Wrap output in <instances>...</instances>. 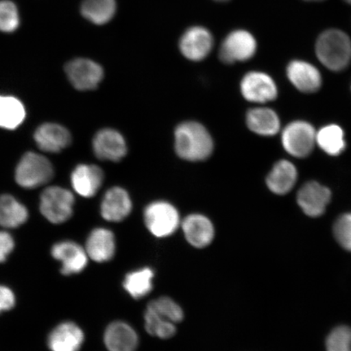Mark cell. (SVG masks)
I'll list each match as a JSON object with an SVG mask.
<instances>
[{
    "instance_id": "1",
    "label": "cell",
    "mask_w": 351,
    "mask_h": 351,
    "mask_svg": "<svg viewBox=\"0 0 351 351\" xmlns=\"http://www.w3.org/2000/svg\"><path fill=\"white\" fill-rule=\"evenodd\" d=\"M175 151L182 160L203 161L212 156L214 142L205 127L196 121H185L177 126L174 134Z\"/></svg>"
},
{
    "instance_id": "2",
    "label": "cell",
    "mask_w": 351,
    "mask_h": 351,
    "mask_svg": "<svg viewBox=\"0 0 351 351\" xmlns=\"http://www.w3.org/2000/svg\"><path fill=\"white\" fill-rule=\"evenodd\" d=\"M319 60L332 71H341L351 61V40L339 29H328L319 34L315 43Z\"/></svg>"
},
{
    "instance_id": "3",
    "label": "cell",
    "mask_w": 351,
    "mask_h": 351,
    "mask_svg": "<svg viewBox=\"0 0 351 351\" xmlns=\"http://www.w3.org/2000/svg\"><path fill=\"white\" fill-rule=\"evenodd\" d=\"M54 177L51 161L36 152H26L17 165L15 180L24 189H36L46 185Z\"/></svg>"
},
{
    "instance_id": "4",
    "label": "cell",
    "mask_w": 351,
    "mask_h": 351,
    "mask_svg": "<svg viewBox=\"0 0 351 351\" xmlns=\"http://www.w3.org/2000/svg\"><path fill=\"white\" fill-rule=\"evenodd\" d=\"M74 203L75 199L71 191L60 186H50L42 192L39 208L48 221L60 225L73 217Z\"/></svg>"
},
{
    "instance_id": "5",
    "label": "cell",
    "mask_w": 351,
    "mask_h": 351,
    "mask_svg": "<svg viewBox=\"0 0 351 351\" xmlns=\"http://www.w3.org/2000/svg\"><path fill=\"white\" fill-rule=\"evenodd\" d=\"M144 221L154 236L166 238L178 229L180 216L173 205L165 201H156L145 209Z\"/></svg>"
},
{
    "instance_id": "6",
    "label": "cell",
    "mask_w": 351,
    "mask_h": 351,
    "mask_svg": "<svg viewBox=\"0 0 351 351\" xmlns=\"http://www.w3.org/2000/svg\"><path fill=\"white\" fill-rule=\"evenodd\" d=\"M257 43L247 30L238 29L231 32L223 41L219 51L223 63L231 64L252 59L256 54Z\"/></svg>"
},
{
    "instance_id": "7",
    "label": "cell",
    "mask_w": 351,
    "mask_h": 351,
    "mask_svg": "<svg viewBox=\"0 0 351 351\" xmlns=\"http://www.w3.org/2000/svg\"><path fill=\"white\" fill-rule=\"evenodd\" d=\"M317 133L313 126L304 121L291 123L282 133L283 147L293 156L302 158L310 155L317 143Z\"/></svg>"
},
{
    "instance_id": "8",
    "label": "cell",
    "mask_w": 351,
    "mask_h": 351,
    "mask_svg": "<svg viewBox=\"0 0 351 351\" xmlns=\"http://www.w3.org/2000/svg\"><path fill=\"white\" fill-rule=\"evenodd\" d=\"M65 73L73 86L81 91L96 89L104 78V69L99 64L83 58L70 61Z\"/></svg>"
},
{
    "instance_id": "9",
    "label": "cell",
    "mask_w": 351,
    "mask_h": 351,
    "mask_svg": "<svg viewBox=\"0 0 351 351\" xmlns=\"http://www.w3.org/2000/svg\"><path fill=\"white\" fill-rule=\"evenodd\" d=\"M51 254L56 261L60 262V273L64 276L82 273L89 261L86 249L73 241H62L54 244Z\"/></svg>"
},
{
    "instance_id": "10",
    "label": "cell",
    "mask_w": 351,
    "mask_h": 351,
    "mask_svg": "<svg viewBox=\"0 0 351 351\" xmlns=\"http://www.w3.org/2000/svg\"><path fill=\"white\" fill-rule=\"evenodd\" d=\"M92 147L98 159L107 161H121L128 152L123 135L117 130L110 128L101 130L96 133Z\"/></svg>"
},
{
    "instance_id": "11",
    "label": "cell",
    "mask_w": 351,
    "mask_h": 351,
    "mask_svg": "<svg viewBox=\"0 0 351 351\" xmlns=\"http://www.w3.org/2000/svg\"><path fill=\"white\" fill-rule=\"evenodd\" d=\"M213 37L208 29L194 26L183 34L179 48L187 60L201 61L207 58L213 50Z\"/></svg>"
},
{
    "instance_id": "12",
    "label": "cell",
    "mask_w": 351,
    "mask_h": 351,
    "mask_svg": "<svg viewBox=\"0 0 351 351\" xmlns=\"http://www.w3.org/2000/svg\"><path fill=\"white\" fill-rule=\"evenodd\" d=\"M241 92L243 97L253 103H267L278 96L274 81L267 74L250 72L241 82Z\"/></svg>"
},
{
    "instance_id": "13",
    "label": "cell",
    "mask_w": 351,
    "mask_h": 351,
    "mask_svg": "<svg viewBox=\"0 0 351 351\" xmlns=\"http://www.w3.org/2000/svg\"><path fill=\"white\" fill-rule=\"evenodd\" d=\"M85 335L80 326L72 322L58 324L47 337V346L51 351H80Z\"/></svg>"
},
{
    "instance_id": "14",
    "label": "cell",
    "mask_w": 351,
    "mask_h": 351,
    "mask_svg": "<svg viewBox=\"0 0 351 351\" xmlns=\"http://www.w3.org/2000/svg\"><path fill=\"white\" fill-rule=\"evenodd\" d=\"M133 204L129 193L119 186L110 188L100 205L101 216L110 222H121L130 216Z\"/></svg>"
},
{
    "instance_id": "15",
    "label": "cell",
    "mask_w": 351,
    "mask_h": 351,
    "mask_svg": "<svg viewBox=\"0 0 351 351\" xmlns=\"http://www.w3.org/2000/svg\"><path fill=\"white\" fill-rule=\"evenodd\" d=\"M331 199V192L315 182L305 184L298 193L297 201L304 213L311 217H318L326 212Z\"/></svg>"
},
{
    "instance_id": "16",
    "label": "cell",
    "mask_w": 351,
    "mask_h": 351,
    "mask_svg": "<svg viewBox=\"0 0 351 351\" xmlns=\"http://www.w3.org/2000/svg\"><path fill=\"white\" fill-rule=\"evenodd\" d=\"M34 138L38 148L48 153L60 152L72 142L70 132L56 123H44L35 131Z\"/></svg>"
},
{
    "instance_id": "17",
    "label": "cell",
    "mask_w": 351,
    "mask_h": 351,
    "mask_svg": "<svg viewBox=\"0 0 351 351\" xmlns=\"http://www.w3.org/2000/svg\"><path fill=\"white\" fill-rule=\"evenodd\" d=\"M104 180L102 169L95 165H78L71 174V185L74 191L87 199L97 194Z\"/></svg>"
},
{
    "instance_id": "18",
    "label": "cell",
    "mask_w": 351,
    "mask_h": 351,
    "mask_svg": "<svg viewBox=\"0 0 351 351\" xmlns=\"http://www.w3.org/2000/svg\"><path fill=\"white\" fill-rule=\"evenodd\" d=\"M182 226L188 243L193 247L204 248L213 241L214 226L212 221L204 215H189L184 219Z\"/></svg>"
},
{
    "instance_id": "19",
    "label": "cell",
    "mask_w": 351,
    "mask_h": 351,
    "mask_svg": "<svg viewBox=\"0 0 351 351\" xmlns=\"http://www.w3.org/2000/svg\"><path fill=\"white\" fill-rule=\"evenodd\" d=\"M85 249L88 257L95 262L111 261L116 252L115 236L111 230L96 228L88 236Z\"/></svg>"
},
{
    "instance_id": "20",
    "label": "cell",
    "mask_w": 351,
    "mask_h": 351,
    "mask_svg": "<svg viewBox=\"0 0 351 351\" xmlns=\"http://www.w3.org/2000/svg\"><path fill=\"white\" fill-rule=\"evenodd\" d=\"M104 340L108 351H135L138 346L137 332L130 324L122 322L110 324Z\"/></svg>"
},
{
    "instance_id": "21",
    "label": "cell",
    "mask_w": 351,
    "mask_h": 351,
    "mask_svg": "<svg viewBox=\"0 0 351 351\" xmlns=\"http://www.w3.org/2000/svg\"><path fill=\"white\" fill-rule=\"evenodd\" d=\"M287 75L297 89L313 93L322 86V76L314 65L302 60H293L288 65Z\"/></svg>"
},
{
    "instance_id": "22",
    "label": "cell",
    "mask_w": 351,
    "mask_h": 351,
    "mask_svg": "<svg viewBox=\"0 0 351 351\" xmlns=\"http://www.w3.org/2000/svg\"><path fill=\"white\" fill-rule=\"evenodd\" d=\"M27 208L14 196L0 195V227L4 229H16L27 222Z\"/></svg>"
},
{
    "instance_id": "23",
    "label": "cell",
    "mask_w": 351,
    "mask_h": 351,
    "mask_svg": "<svg viewBox=\"0 0 351 351\" xmlns=\"http://www.w3.org/2000/svg\"><path fill=\"white\" fill-rule=\"evenodd\" d=\"M297 170L295 165L287 160L279 161L267 176V185L276 195L287 194L295 186Z\"/></svg>"
},
{
    "instance_id": "24",
    "label": "cell",
    "mask_w": 351,
    "mask_h": 351,
    "mask_svg": "<svg viewBox=\"0 0 351 351\" xmlns=\"http://www.w3.org/2000/svg\"><path fill=\"white\" fill-rule=\"evenodd\" d=\"M247 125L254 133L262 136H273L280 129V121L273 110L256 108L247 114Z\"/></svg>"
},
{
    "instance_id": "25",
    "label": "cell",
    "mask_w": 351,
    "mask_h": 351,
    "mask_svg": "<svg viewBox=\"0 0 351 351\" xmlns=\"http://www.w3.org/2000/svg\"><path fill=\"white\" fill-rule=\"evenodd\" d=\"M26 112L21 100L10 95H0V128L13 130L24 122Z\"/></svg>"
},
{
    "instance_id": "26",
    "label": "cell",
    "mask_w": 351,
    "mask_h": 351,
    "mask_svg": "<svg viewBox=\"0 0 351 351\" xmlns=\"http://www.w3.org/2000/svg\"><path fill=\"white\" fill-rule=\"evenodd\" d=\"M82 14L95 25H104L112 19L117 11L116 0H84Z\"/></svg>"
},
{
    "instance_id": "27",
    "label": "cell",
    "mask_w": 351,
    "mask_h": 351,
    "mask_svg": "<svg viewBox=\"0 0 351 351\" xmlns=\"http://www.w3.org/2000/svg\"><path fill=\"white\" fill-rule=\"evenodd\" d=\"M154 271L149 267L131 271L125 276L123 287L129 295L140 300L147 296L153 288Z\"/></svg>"
},
{
    "instance_id": "28",
    "label": "cell",
    "mask_w": 351,
    "mask_h": 351,
    "mask_svg": "<svg viewBox=\"0 0 351 351\" xmlns=\"http://www.w3.org/2000/svg\"><path fill=\"white\" fill-rule=\"evenodd\" d=\"M315 140L319 147L330 156L339 155L346 147L343 131L335 125L324 127L317 134Z\"/></svg>"
},
{
    "instance_id": "29",
    "label": "cell",
    "mask_w": 351,
    "mask_h": 351,
    "mask_svg": "<svg viewBox=\"0 0 351 351\" xmlns=\"http://www.w3.org/2000/svg\"><path fill=\"white\" fill-rule=\"evenodd\" d=\"M145 328L149 335L161 339H169L175 335L177 328L174 323L160 317L156 311L147 308L144 315Z\"/></svg>"
},
{
    "instance_id": "30",
    "label": "cell",
    "mask_w": 351,
    "mask_h": 351,
    "mask_svg": "<svg viewBox=\"0 0 351 351\" xmlns=\"http://www.w3.org/2000/svg\"><path fill=\"white\" fill-rule=\"evenodd\" d=\"M147 307L156 311L162 318L174 324L181 322L184 318L181 306L168 297H161L153 300L149 302Z\"/></svg>"
},
{
    "instance_id": "31",
    "label": "cell",
    "mask_w": 351,
    "mask_h": 351,
    "mask_svg": "<svg viewBox=\"0 0 351 351\" xmlns=\"http://www.w3.org/2000/svg\"><path fill=\"white\" fill-rule=\"evenodd\" d=\"M19 11L14 3L8 0L0 1V32L11 33L19 28Z\"/></svg>"
},
{
    "instance_id": "32",
    "label": "cell",
    "mask_w": 351,
    "mask_h": 351,
    "mask_svg": "<svg viewBox=\"0 0 351 351\" xmlns=\"http://www.w3.org/2000/svg\"><path fill=\"white\" fill-rule=\"evenodd\" d=\"M327 351H351V328L337 327L326 339Z\"/></svg>"
},
{
    "instance_id": "33",
    "label": "cell",
    "mask_w": 351,
    "mask_h": 351,
    "mask_svg": "<svg viewBox=\"0 0 351 351\" xmlns=\"http://www.w3.org/2000/svg\"><path fill=\"white\" fill-rule=\"evenodd\" d=\"M333 235L342 248L351 252V213L342 215L337 219Z\"/></svg>"
},
{
    "instance_id": "34",
    "label": "cell",
    "mask_w": 351,
    "mask_h": 351,
    "mask_svg": "<svg viewBox=\"0 0 351 351\" xmlns=\"http://www.w3.org/2000/svg\"><path fill=\"white\" fill-rule=\"evenodd\" d=\"M14 248L15 241L10 232L0 230V263L8 260Z\"/></svg>"
},
{
    "instance_id": "35",
    "label": "cell",
    "mask_w": 351,
    "mask_h": 351,
    "mask_svg": "<svg viewBox=\"0 0 351 351\" xmlns=\"http://www.w3.org/2000/svg\"><path fill=\"white\" fill-rule=\"evenodd\" d=\"M16 295L12 289L0 285V314L10 311L16 305Z\"/></svg>"
},
{
    "instance_id": "36",
    "label": "cell",
    "mask_w": 351,
    "mask_h": 351,
    "mask_svg": "<svg viewBox=\"0 0 351 351\" xmlns=\"http://www.w3.org/2000/svg\"><path fill=\"white\" fill-rule=\"evenodd\" d=\"M306 2H322L324 1V0H304Z\"/></svg>"
},
{
    "instance_id": "37",
    "label": "cell",
    "mask_w": 351,
    "mask_h": 351,
    "mask_svg": "<svg viewBox=\"0 0 351 351\" xmlns=\"http://www.w3.org/2000/svg\"><path fill=\"white\" fill-rule=\"evenodd\" d=\"M217 1L226 2V1H229V0H217Z\"/></svg>"
},
{
    "instance_id": "38",
    "label": "cell",
    "mask_w": 351,
    "mask_h": 351,
    "mask_svg": "<svg viewBox=\"0 0 351 351\" xmlns=\"http://www.w3.org/2000/svg\"><path fill=\"white\" fill-rule=\"evenodd\" d=\"M346 3H348L349 4H351V0H344Z\"/></svg>"
}]
</instances>
